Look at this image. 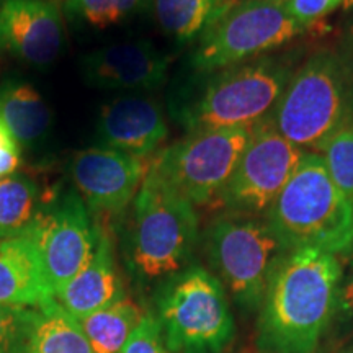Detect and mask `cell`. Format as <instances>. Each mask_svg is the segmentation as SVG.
I'll use <instances>...</instances> for the list:
<instances>
[{
    "label": "cell",
    "mask_w": 353,
    "mask_h": 353,
    "mask_svg": "<svg viewBox=\"0 0 353 353\" xmlns=\"http://www.w3.org/2000/svg\"><path fill=\"white\" fill-rule=\"evenodd\" d=\"M0 121L21 148H34L50 134L52 113L32 83L7 81L0 88Z\"/></svg>",
    "instance_id": "cell-18"
},
{
    "label": "cell",
    "mask_w": 353,
    "mask_h": 353,
    "mask_svg": "<svg viewBox=\"0 0 353 353\" xmlns=\"http://www.w3.org/2000/svg\"><path fill=\"white\" fill-rule=\"evenodd\" d=\"M26 234L37 247L54 298L70 278L85 267L97 244V226L92 224L90 211L82 196L72 190L44 201Z\"/></svg>",
    "instance_id": "cell-11"
},
{
    "label": "cell",
    "mask_w": 353,
    "mask_h": 353,
    "mask_svg": "<svg viewBox=\"0 0 353 353\" xmlns=\"http://www.w3.org/2000/svg\"><path fill=\"white\" fill-rule=\"evenodd\" d=\"M347 270H343L341 290H339L337 307H335L334 321L330 325H339L343 332L353 330V254L350 255Z\"/></svg>",
    "instance_id": "cell-28"
},
{
    "label": "cell",
    "mask_w": 353,
    "mask_h": 353,
    "mask_svg": "<svg viewBox=\"0 0 353 353\" xmlns=\"http://www.w3.org/2000/svg\"><path fill=\"white\" fill-rule=\"evenodd\" d=\"M268 120L306 152H322L342 131L353 128V50L312 51L298 69Z\"/></svg>",
    "instance_id": "cell-3"
},
{
    "label": "cell",
    "mask_w": 353,
    "mask_h": 353,
    "mask_svg": "<svg viewBox=\"0 0 353 353\" xmlns=\"http://www.w3.org/2000/svg\"><path fill=\"white\" fill-rule=\"evenodd\" d=\"M206 257L216 278L245 311H259L276 263L288 252L267 219L226 213L203 234Z\"/></svg>",
    "instance_id": "cell-7"
},
{
    "label": "cell",
    "mask_w": 353,
    "mask_h": 353,
    "mask_svg": "<svg viewBox=\"0 0 353 353\" xmlns=\"http://www.w3.org/2000/svg\"><path fill=\"white\" fill-rule=\"evenodd\" d=\"M283 6L290 17L304 32L312 30L325 17L343 6V0H285Z\"/></svg>",
    "instance_id": "cell-27"
},
{
    "label": "cell",
    "mask_w": 353,
    "mask_h": 353,
    "mask_svg": "<svg viewBox=\"0 0 353 353\" xmlns=\"http://www.w3.org/2000/svg\"><path fill=\"white\" fill-rule=\"evenodd\" d=\"M342 275L337 255L311 247L288 250L259 309L262 353H316L334 321Z\"/></svg>",
    "instance_id": "cell-1"
},
{
    "label": "cell",
    "mask_w": 353,
    "mask_h": 353,
    "mask_svg": "<svg viewBox=\"0 0 353 353\" xmlns=\"http://www.w3.org/2000/svg\"><path fill=\"white\" fill-rule=\"evenodd\" d=\"M149 2L151 0H64V13L90 28L105 30L139 13Z\"/></svg>",
    "instance_id": "cell-23"
},
{
    "label": "cell",
    "mask_w": 353,
    "mask_h": 353,
    "mask_svg": "<svg viewBox=\"0 0 353 353\" xmlns=\"http://www.w3.org/2000/svg\"><path fill=\"white\" fill-rule=\"evenodd\" d=\"M154 317L172 353H223L234 339L226 290L198 263L157 285Z\"/></svg>",
    "instance_id": "cell-6"
},
{
    "label": "cell",
    "mask_w": 353,
    "mask_h": 353,
    "mask_svg": "<svg viewBox=\"0 0 353 353\" xmlns=\"http://www.w3.org/2000/svg\"><path fill=\"white\" fill-rule=\"evenodd\" d=\"M254 128L190 132L159 152L152 167L195 206L218 203L250 143Z\"/></svg>",
    "instance_id": "cell-9"
},
{
    "label": "cell",
    "mask_w": 353,
    "mask_h": 353,
    "mask_svg": "<svg viewBox=\"0 0 353 353\" xmlns=\"http://www.w3.org/2000/svg\"><path fill=\"white\" fill-rule=\"evenodd\" d=\"M149 165L145 159L97 145L79 151L69 170L88 211L120 216L134 200Z\"/></svg>",
    "instance_id": "cell-12"
},
{
    "label": "cell",
    "mask_w": 353,
    "mask_h": 353,
    "mask_svg": "<svg viewBox=\"0 0 353 353\" xmlns=\"http://www.w3.org/2000/svg\"><path fill=\"white\" fill-rule=\"evenodd\" d=\"M265 219L286 250L311 247L339 259L353 254V205L335 185L322 154L306 152Z\"/></svg>",
    "instance_id": "cell-5"
},
{
    "label": "cell",
    "mask_w": 353,
    "mask_h": 353,
    "mask_svg": "<svg viewBox=\"0 0 353 353\" xmlns=\"http://www.w3.org/2000/svg\"><path fill=\"white\" fill-rule=\"evenodd\" d=\"M170 56L148 39L114 43L82 57L83 81L92 88L145 94L165 82Z\"/></svg>",
    "instance_id": "cell-14"
},
{
    "label": "cell",
    "mask_w": 353,
    "mask_h": 353,
    "mask_svg": "<svg viewBox=\"0 0 353 353\" xmlns=\"http://www.w3.org/2000/svg\"><path fill=\"white\" fill-rule=\"evenodd\" d=\"M332 180L353 205V128L342 131L322 151Z\"/></svg>",
    "instance_id": "cell-24"
},
{
    "label": "cell",
    "mask_w": 353,
    "mask_h": 353,
    "mask_svg": "<svg viewBox=\"0 0 353 353\" xmlns=\"http://www.w3.org/2000/svg\"><path fill=\"white\" fill-rule=\"evenodd\" d=\"M159 26L176 43H192L239 0H152Z\"/></svg>",
    "instance_id": "cell-20"
},
{
    "label": "cell",
    "mask_w": 353,
    "mask_h": 353,
    "mask_svg": "<svg viewBox=\"0 0 353 353\" xmlns=\"http://www.w3.org/2000/svg\"><path fill=\"white\" fill-rule=\"evenodd\" d=\"M121 353H172L154 314L144 312V317L132 330Z\"/></svg>",
    "instance_id": "cell-26"
},
{
    "label": "cell",
    "mask_w": 353,
    "mask_h": 353,
    "mask_svg": "<svg viewBox=\"0 0 353 353\" xmlns=\"http://www.w3.org/2000/svg\"><path fill=\"white\" fill-rule=\"evenodd\" d=\"M33 307L0 306V353H21Z\"/></svg>",
    "instance_id": "cell-25"
},
{
    "label": "cell",
    "mask_w": 353,
    "mask_h": 353,
    "mask_svg": "<svg viewBox=\"0 0 353 353\" xmlns=\"http://www.w3.org/2000/svg\"><path fill=\"white\" fill-rule=\"evenodd\" d=\"M343 43H345L347 46H350L352 50H353V20H352L350 28H348V32L345 34V39H343Z\"/></svg>",
    "instance_id": "cell-30"
},
{
    "label": "cell",
    "mask_w": 353,
    "mask_h": 353,
    "mask_svg": "<svg viewBox=\"0 0 353 353\" xmlns=\"http://www.w3.org/2000/svg\"><path fill=\"white\" fill-rule=\"evenodd\" d=\"M21 145L17 143L8 128L0 121V179L15 174L20 165Z\"/></svg>",
    "instance_id": "cell-29"
},
{
    "label": "cell",
    "mask_w": 353,
    "mask_h": 353,
    "mask_svg": "<svg viewBox=\"0 0 353 353\" xmlns=\"http://www.w3.org/2000/svg\"><path fill=\"white\" fill-rule=\"evenodd\" d=\"M52 299L32 237L0 241V306L41 307Z\"/></svg>",
    "instance_id": "cell-17"
},
{
    "label": "cell",
    "mask_w": 353,
    "mask_h": 353,
    "mask_svg": "<svg viewBox=\"0 0 353 353\" xmlns=\"http://www.w3.org/2000/svg\"><path fill=\"white\" fill-rule=\"evenodd\" d=\"M337 353H353V341H350V342H347L345 345H343L341 350H339Z\"/></svg>",
    "instance_id": "cell-31"
},
{
    "label": "cell",
    "mask_w": 353,
    "mask_h": 353,
    "mask_svg": "<svg viewBox=\"0 0 353 353\" xmlns=\"http://www.w3.org/2000/svg\"><path fill=\"white\" fill-rule=\"evenodd\" d=\"M306 33L283 2L239 0L196 39L190 56L195 74H208L272 54Z\"/></svg>",
    "instance_id": "cell-8"
},
{
    "label": "cell",
    "mask_w": 353,
    "mask_h": 353,
    "mask_svg": "<svg viewBox=\"0 0 353 353\" xmlns=\"http://www.w3.org/2000/svg\"><path fill=\"white\" fill-rule=\"evenodd\" d=\"M198 239L195 205L167 183L151 162L123 236L128 273L141 286L159 285L192 265Z\"/></svg>",
    "instance_id": "cell-4"
},
{
    "label": "cell",
    "mask_w": 353,
    "mask_h": 353,
    "mask_svg": "<svg viewBox=\"0 0 353 353\" xmlns=\"http://www.w3.org/2000/svg\"><path fill=\"white\" fill-rule=\"evenodd\" d=\"M123 298H125V288L117 270L113 242L103 228L97 226L94 255L85 263V267L59 290L56 301L70 317L77 321Z\"/></svg>",
    "instance_id": "cell-16"
},
{
    "label": "cell",
    "mask_w": 353,
    "mask_h": 353,
    "mask_svg": "<svg viewBox=\"0 0 353 353\" xmlns=\"http://www.w3.org/2000/svg\"><path fill=\"white\" fill-rule=\"evenodd\" d=\"M65 41L56 0H0V51L34 68H48Z\"/></svg>",
    "instance_id": "cell-13"
},
{
    "label": "cell",
    "mask_w": 353,
    "mask_h": 353,
    "mask_svg": "<svg viewBox=\"0 0 353 353\" xmlns=\"http://www.w3.org/2000/svg\"><path fill=\"white\" fill-rule=\"evenodd\" d=\"M272 2H285V0H272Z\"/></svg>",
    "instance_id": "cell-33"
},
{
    "label": "cell",
    "mask_w": 353,
    "mask_h": 353,
    "mask_svg": "<svg viewBox=\"0 0 353 353\" xmlns=\"http://www.w3.org/2000/svg\"><path fill=\"white\" fill-rule=\"evenodd\" d=\"M95 131L101 148L138 159L156 154L169 136L161 105L144 94H126L105 103Z\"/></svg>",
    "instance_id": "cell-15"
},
{
    "label": "cell",
    "mask_w": 353,
    "mask_h": 353,
    "mask_svg": "<svg viewBox=\"0 0 353 353\" xmlns=\"http://www.w3.org/2000/svg\"><path fill=\"white\" fill-rule=\"evenodd\" d=\"M299 57L267 54L229 65L198 81L174 107L175 120L188 132L254 128L270 117L288 87Z\"/></svg>",
    "instance_id": "cell-2"
},
{
    "label": "cell",
    "mask_w": 353,
    "mask_h": 353,
    "mask_svg": "<svg viewBox=\"0 0 353 353\" xmlns=\"http://www.w3.org/2000/svg\"><path fill=\"white\" fill-rule=\"evenodd\" d=\"M304 156L306 151L280 134L267 118L254 128L250 143L218 203L228 213L265 214Z\"/></svg>",
    "instance_id": "cell-10"
},
{
    "label": "cell",
    "mask_w": 353,
    "mask_h": 353,
    "mask_svg": "<svg viewBox=\"0 0 353 353\" xmlns=\"http://www.w3.org/2000/svg\"><path fill=\"white\" fill-rule=\"evenodd\" d=\"M21 353H94L77 321L52 299L33 307Z\"/></svg>",
    "instance_id": "cell-19"
},
{
    "label": "cell",
    "mask_w": 353,
    "mask_h": 353,
    "mask_svg": "<svg viewBox=\"0 0 353 353\" xmlns=\"http://www.w3.org/2000/svg\"><path fill=\"white\" fill-rule=\"evenodd\" d=\"M342 7L345 8V10H350V8L353 7V0H343V6Z\"/></svg>",
    "instance_id": "cell-32"
},
{
    "label": "cell",
    "mask_w": 353,
    "mask_h": 353,
    "mask_svg": "<svg viewBox=\"0 0 353 353\" xmlns=\"http://www.w3.org/2000/svg\"><path fill=\"white\" fill-rule=\"evenodd\" d=\"M43 198L34 180L21 174L0 179V241L25 236L43 208Z\"/></svg>",
    "instance_id": "cell-22"
},
{
    "label": "cell",
    "mask_w": 353,
    "mask_h": 353,
    "mask_svg": "<svg viewBox=\"0 0 353 353\" xmlns=\"http://www.w3.org/2000/svg\"><path fill=\"white\" fill-rule=\"evenodd\" d=\"M143 317L144 312L138 304L123 298L94 314L77 319V324L94 353H121Z\"/></svg>",
    "instance_id": "cell-21"
}]
</instances>
